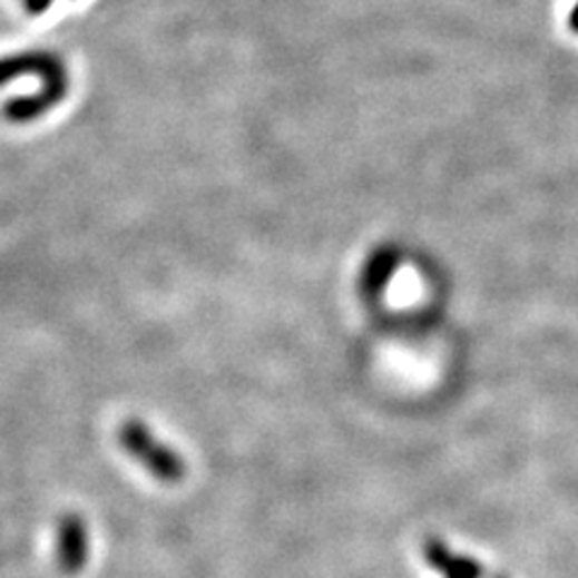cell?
<instances>
[{"instance_id":"cell-1","label":"cell","mask_w":578,"mask_h":578,"mask_svg":"<svg viewBox=\"0 0 578 578\" xmlns=\"http://www.w3.org/2000/svg\"><path fill=\"white\" fill-rule=\"evenodd\" d=\"M118 447L161 484H179L186 478L184 455L161 441L143 420L130 418L118 427Z\"/></svg>"},{"instance_id":"cell-2","label":"cell","mask_w":578,"mask_h":578,"mask_svg":"<svg viewBox=\"0 0 578 578\" xmlns=\"http://www.w3.org/2000/svg\"><path fill=\"white\" fill-rule=\"evenodd\" d=\"M68 87H70L68 76L43 80V87L39 92L27 95V97H14V99L6 101V107H3L6 121L20 124V126L39 121L43 114H49L51 109H56L58 104L66 99Z\"/></svg>"},{"instance_id":"cell-3","label":"cell","mask_w":578,"mask_h":578,"mask_svg":"<svg viewBox=\"0 0 578 578\" xmlns=\"http://www.w3.org/2000/svg\"><path fill=\"white\" fill-rule=\"evenodd\" d=\"M90 557V536L78 513H66L56 526V561L63 574H78Z\"/></svg>"},{"instance_id":"cell-4","label":"cell","mask_w":578,"mask_h":578,"mask_svg":"<svg viewBox=\"0 0 578 578\" xmlns=\"http://www.w3.org/2000/svg\"><path fill=\"white\" fill-rule=\"evenodd\" d=\"M25 76H37L43 82L58 76H68V68L63 63V58L51 51H20L0 56V87H6Z\"/></svg>"}]
</instances>
